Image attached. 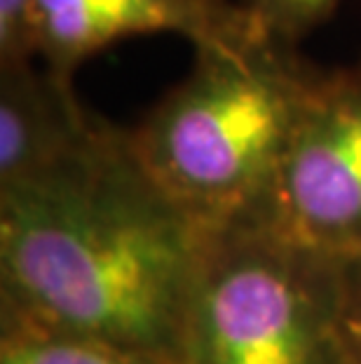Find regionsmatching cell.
<instances>
[{"label": "cell", "instance_id": "1", "mask_svg": "<svg viewBox=\"0 0 361 364\" xmlns=\"http://www.w3.org/2000/svg\"><path fill=\"white\" fill-rule=\"evenodd\" d=\"M206 237L104 120L75 158L0 191V327L176 364Z\"/></svg>", "mask_w": 361, "mask_h": 364}, {"label": "cell", "instance_id": "2", "mask_svg": "<svg viewBox=\"0 0 361 364\" xmlns=\"http://www.w3.org/2000/svg\"><path fill=\"white\" fill-rule=\"evenodd\" d=\"M319 75L249 33L195 48V64L136 129L145 172L204 230L258 226Z\"/></svg>", "mask_w": 361, "mask_h": 364}, {"label": "cell", "instance_id": "3", "mask_svg": "<svg viewBox=\"0 0 361 364\" xmlns=\"http://www.w3.org/2000/svg\"><path fill=\"white\" fill-rule=\"evenodd\" d=\"M176 364H355L338 259L265 226L209 230Z\"/></svg>", "mask_w": 361, "mask_h": 364}, {"label": "cell", "instance_id": "4", "mask_svg": "<svg viewBox=\"0 0 361 364\" xmlns=\"http://www.w3.org/2000/svg\"><path fill=\"white\" fill-rule=\"evenodd\" d=\"M258 226L333 259L361 252V64L319 75Z\"/></svg>", "mask_w": 361, "mask_h": 364}, {"label": "cell", "instance_id": "5", "mask_svg": "<svg viewBox=\"0 0 361 364\" xmlns=\"http://www.w3.org/2000/svg\"><path fill=\"white\" fill-rule=\"evenodd\" d=\"M40 59L61 78L91 54L129 36L179 33L199 48L256 28L228 0H38Z\"/></svg>", "mask_w": 361, "mask_h": 364}, {"label": "cell", "instance_id": "6", "mask_svg": "<svg viewBox=\"0 0 361 364\" xmlns=\"http://www.w3.org/2000/svg\"><path fill=\"white\" fill-rule=\"evenodd\" d=\"M104 118L91 115L50 68H0V191L52 172L94 141Z\"/></svg>", "mask_w": 361, "mask_h": 364}, {"label": "cell", "instance_id": "7", "mask_svg": "<svg viewBox=\"0 0 361 364\" xmlns=\"http://www.w3.org/2000/svg\"><path fill=\"white\" fill-rule=\"evenodd\" d=\"M0 364H162L101 341L0 327Z\"/></svg>", "mask_w": 361, "mask_h": 364}, {"label": "cell", "instance_id": "8", "mask_svg": "<svg viewBox=\"0 0 361 364\" xmlns=\"http://www.w3.org/2000/svg\"><path fill=\"white\" fill-rule=\"evenodd\" d=\"M338 3L340 0H251L244 7L267 38L291 48L331 17Z\"/></svg>", "mask_w": 361, "mask_h": 364}, {"label": "cell", "instance_id": "9", "mask_svg": "<svg viewBox=\"0 0 361 364\" xmlns=\"http://www.w3.org/2000/svg\"><path fill=\"white\" fill-rule=\"evenodd\" d=\"M40 57L38 0H0V68L28 66Z\"/></svg>", "mask_w": 361, "mask_h": 364}, {"label": "cell", "instance_id": "10", "mask_svg": "<svg viewBox=\"0 0 361 364\" xmlns=\"http://www.w3.org/2000/svg\"><path fill=\"white\" fill-rule=\"evenodd\" d=\"M340 324L355 364H361V252L338 259Z\"/></svg>", "mask_w": 361, "mask_h": 364}]
</instances>
